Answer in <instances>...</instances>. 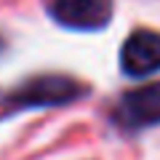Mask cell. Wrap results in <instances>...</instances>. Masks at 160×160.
Instances as JSON below:
<instances>
[{
	"label": "cell",
	"instance_id": "2",
	"mask_svg": "<svg viewBox=\"0 0 160 160\" xmlns=\"http://www.w3.org/2000/svg\"><path fill=\"white\" fill-rule=\"evenodd\" d=\"M112 120L123 131H142L160 123V83L133 88L115 104Z\"/></svg>",
	"mask_w": 160,
	"mask_h": 160
},
{
	"label": "cell",
	"instance_id": "4",
	"mask_svg": "<svg viewBox=\"0 0 160 160\" xmlns=\"http://www.w3.org/2000/svg\"><path fill=\"white\" fill-rule=\"evenodd\" d=\"M48 11L62 27L102 29L112 19V0H51Z\"/></svg>",
	"mask_w": 160,
	"mask_h": 160
},
{
	"label": "cell",
	"instance_id": "1",
	"mask_svg": "<svg viewBox=\"0 0 160 160\" xmlns=\"http://www.w3.org/2000/svg\"><path fill=\"white\" fill-rule=\"evenodd\" d=\"M88 93L86 83L67 75H40L16 88L8 99L13 107H62L72 104Z\"/></svg>",
	"mask_w": 160,
	"mask_h": 160
},
{
	"label": "cell",
	"instance_id": "3",
	"mask_svg": "<svg viewBox=\"0 0 160 160\" xmlns=\"http://www.w3.org/2000/svg\"><path fill=\"white\" fill-rule=\"evenodd\" d=\"M120 67L131 78H147L160 69V32L136 29L120 48Z\"/></svg>",
	"mask_w": 160,
	"mask_h": 160
}]
</instances>
